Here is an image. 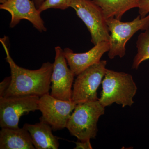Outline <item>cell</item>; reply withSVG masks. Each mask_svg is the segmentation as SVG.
<instances>
[{"label": "cell", "mask_w": 149, "mask_h": 149, "mask_svg": "<svg viewBox=\"0 0 149 149\" xmlns=\"http://www.w3.org/2000/svg\"><path fill=\"white\" fill-rule=\"evenodd\" d=\"M6 39V37L1 38L0 41L5 51L6 61L10 68L11 81L3 97L24 95L41 97L49 94L53 63H45L39 69L35 70L18 66L10 54Z\"/></svg>", "instance_id": "cell-1"}, {"label": "cell", "mask_w": 149, "mask_h": 149, "mask_svg": "<svg viewBox=\"0 0 149 149\" xmlns=\"http://www.w3.org/2000/svg\"><path fill=\"white\" fill-rule=\"evenodd\" d=\"M102 83V91L98 100L104 107L113 103L123 108L134 103L137 87L131 74L107 69Z\"/></svg>", "instance_id": "cell-2"}, {"label": "cell", "mask_w": 149, "mask_h": 149, "mask_svg": "<svg viewBox=\"0 0 149 149\" xmlns=\"http://www.w3.org/2000/svg\"><path fill=\"white\" fill-rule=\"evenodd\" d=\"M105 112V107L99 100L77 104L68 121L66 128L80 141L95 139L97 123Z\"/></svg>", "instance_id": "cell-3"}, {"label": "cell", "mask_w": 149, "mask_h": 149, "mask_svg": "<svg viewBox=\"0 0 149 149\" xmlns=\"http://www.w3.org/2000/svg\"><path fill=\"white\" fill-rule=\"evenodd\" d=\"M106 22L111 32L109 57L112 59L118 56L121 58L125 54L126 43L133 35L139 30L149 29V14L144 17L139 15L132 21L127 22L110 17L106 19Z\"/></svg>", "instance_id": "cell-4"}, {"label": "cell", "mask_w": 149, "mask_h": 149, "mask_svg": "<svg viewBox=\"0 0 149 149\" xmlns=\"http://www.w3.org/2000/svg\"><path fill=\"white\" fill-rule=\"evenodd\" d=\"M70 7L86 25L95 45L100 42H109L110 34L106 19L102 10L93 0H72Z\"/></svg>", "instance_id": "cell-5"}, {"label": "cell", "mask_w": 149, "mask_h": 149, "mask_svg": "<svg viewBox=\"0 0 149 149\" xmlns=\"http://www.w3.org/2000/svg\"><path fill=\"white\" fill-rule=\"evenodd\" d=\"M106 61L101 60L77 75L72 87V100L79 104L98 100L97 90L106 72Z\"/></svg>", "instance_id": "cell-6"}, {"label": "cell", "mask_w": 149, "mask_h": 149, "mask_svg": "<svg viewBox=\"0 0 149 149\" xmlns=\"http://www.w3.org/2000/svg\"><path fill=\"white\" fill-rule=\"evenodd\" d=\"M40 97L36 95L11 96L0 98V126L18 128L22 116L39 110Z\"/></svg>", "instance_id": "cell-7"}, {"label": "cell", "mask_w": 149, "mask_h": 149, "mask_svg": "<svg viewBox=\"0 0 149 149\" xmlns=\"http://www.w3.org/2000/svg\"><path fill=\"white\" fill-rule=\"evenodd\" d=\"M77 104L73 101H64L47 94L40 97L39 110L42 113L40 120L49 124L54 131L66 128L68 121Z\"/></svg>", "instance_id": "cell-8"}, {"label": "cell", "mask_w": 149, "mask_h": 149, "mask_svg": "<svg viewBox=\"0 0 149 149\" xmlns=\"http://www.w3.org/2000/svg\"><path fill=\"white\" fill-rule=\"evenodd\" d=\"M55 57L51 76L50 95L64 101L72 100V87L75 76L65 56L63 50L59 46L55 48Z\"/></svg>", "instance_id": "cell-9"}, {"label": "cell", "mask_w": 149, "mask_h": 149, "mask_svg": "<svg viewBox=\"0 0 149 149\" xmlns=\"http://www.w3.org/2000/svg\"><path fill=\"white\" fill-rule=\"evenodd\" d=\"M0 9L10 14V28L15 27L21 20L26 19L31 22L39 32L47 31L41 16V13L32 0H8L5 3L1 4Z\"/></svg>", "instance_id": "cell-10"}, {"label": "cell", "mask_w": 149, "mask_h": 149, "mask_svg": "<svg viewBox=\"0 0 149 149\" xmlns=\"http://www.w3.org/2000/svg\"><path fill=\"white\" fill-rule=\"evenodd\" d=\"M110 47L109 42H102L85 52L76 53L68 48H65L63 52L68 64L75 76L100 61L104 54L109 51Z\"/></svg>", "instance_id": "cell-11"}, {"label": "cell", "mask_w": 149, "mask_h": 149, "mask_svg": "<svg viewBox=\"0 0 149 149\" xmlns=\"http://www.w3.org/2000/svg\"><path fill=\"white\" fill-rule=\"evenodd\" d=\"M23 127L29 132L36 149H58V139L52 133V128L47 123L40 120L34 124L25 123Z\"/></svg>", "instance_id": "cell-12"}, {"label": "cell", "mask_w": 149, "mask_h": 149, "mask_svg": "<svg viewBox=\"0 0 149 149\" xmlns=\"http://www.w3.org/2000/svg\"><path fill=\"white\" fill-rule=\"evenodd\" d=\"M0 149H35L29 132L22 128H1Z\"/></svg>", "instance_id": "cell-13"}, {"label": "cell", "mask_w": 149, "mask_h": 149, "mask_svg": "<svg viewBox=\"0 0 149 149\" xmlns=\"http://www.w3.org/2000/svg\"><path fill=\"white\" fill-rule=\"evenodd\" d=\"M102 9L107 19L115 17L121 20L123 15L131 9L139 8L141 0H93Z\"/></svg>", "instance_id": "cell-14"}, {"label": "cell", "mask_w": 149, "mask_h": 149, "mask_svg": "<svg viewBox=\"0 0 149 149\" xmlns=\"http://www.w3.org/2000/svg\"><path fill=\"white\" fill-rule=\"evenodd\" d=\"M137 53L133 60L132 69H138L143 62L149 59V29L139 35L136 42Z\"/></svg>", "instance_id": "cell-15"}, {"label": "cell", "mask_w": 149, "mask_h": 149, "mask_svg": "<svg viewBox=\"0 0 149 149\" xmlns=\"http://www.w3.org/2000/svg\"><path fill=\"white\" fill-rule=\"evenodd\" d=\"M72 0H45L38 10L40 12L49 9H57L64 10L70 7Z\"/></svg>", "instance_id": "cell-16"}, {"label": "cell", "mask_w": 149, "mask_h": 149, "mask_svg": "<svg viewBox=\"0 0 149 149\" xmlns=\"http://www.w3.org/2000/svg\"><path fill=\"white\" fill-rule=\"evenodd\" d=\"M138 8L139 15L141 17L146 16L149 13V0H141Z\"/></svg>", "instance_id": "cell-17"}, {"label": "cell", "mask_w": 149, "mask_h": 149, "mask_svg": "<svg viewBox=\"0 0 149 149\" xmlns=\"http://www.w3.org/2000/svg\"><path fill=\"white\" fill-rule=\"evenodd\" d=\"M11 77V76L6 77L0 83V98L3 97L4 96L6 91L10 85Z\"/></svg>", "instance_id": "cell-18"}, {"label": "cell", "mask_w": 149, "mask_h": 149, "mask_svg": "<svg viewBox=\"0 0 149 149\" xmlns=\"http://www.w3.org/2000/svg\"><path fill=\"white\" fill-rule=\"evenodd\" d=\"M91 140H88L85 141H78L75 142L76 147L74 149H92L93 147L91 145Z\"/></svg>", "instance_id": "cell-19"}, {"label": "cell", "mask_w": 149, "mask_h": 149, "mask_svg": "<svg viewBox=\"0 0 149 149\" xmlns=\"http://www.w3.org/2000/svg\"><path fill=\"white\" fill-rule=\"evenodd\" d=\"M35 3V6L37 8H39L40 6L42 5L43 3L45 1V0H32Z\"/></svg>", "instance_id": "cell-20"}, {"label": "cell", "mask_w": 149, "mask_h": 149, "mask_svg": "<svg viewBox=\"0 0 149 149\" xmlns=\"http://www.w3.org/2000/svg\"><path fill=\"white\" fill-rule=\"evenodd\" d=\"M8 0H0V3H1V4H3L5 3Z\"/></svg>", "instance_id": "cell-21"}]
</instances>
